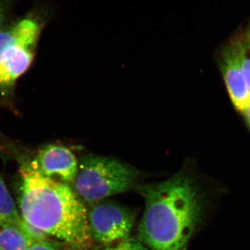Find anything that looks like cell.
I'll use <instances>...</instances> for the list:
<instances>
[{"label": "cell", "mask_w": 250, "mask_h": 250, "mask_svg": "<svg viewBox=\"0 0 250 250\" xmlns=\"http://www.w3.org/2000/svg\"><path fill=\"white\" fill-rule=\"evenodd\" d=\"M136 188L146 203L138 228L140 241L151 250L187 246L200 223L203 206L192 177L182 171L164 182Z\"/></svg>", "instance_id": "1"}, {"label": "cell", "mask_w": 250, "mask_h": 250, "mask_svg": "<svg viewBox=\"0 0 250 250\" xmlns=\"http://www.w3.org/2000/svg\"><path fill=\"white\" fill-rule=\"evenodd\" d=\"M19 207L24 221L46 236L82 248L90 238L88 211L66 184L47 178L27 165L21 170Z\"/></svg>", "instance_id": "2"}, {"label": "cell", "mask_w": 250, "mask_h": 250, "mask_svg": "<svg viewBox=\"0 0 250 250\" xmlns=\"http://www.w3.org/2000/svg\"><path fill=\"white\" fill-rule=\"evenodd\" d=\"M141 174L116 159L90 154L83 156L78 165L74 190L82 201L96 203L137 187Z\"/></svg>", "instance_id": "3"}, {"label": "cell", "mask_w": 250, "mask_h": 250, "mask_svg": "<svg viewBox=\"0 0 250 250\" xmlns=\"http://www.w3.org/2000/svg\"><path fill=\"white\" fill-rule=\"evenodd\" d=\"M136 218V211L118 202H96L88 212L90 238L105 246L123 241L131 235Z\"/></svg>", "instance_id": "4"}, {"label": "cell", "mask_w": 250, "mask_h": 250, "mask_svg": "<svg viewBox=\"0 0 250 250\" xmlns=\"http://www.w3.org/2000/svg\"><path fill=\"white\" fill-rule=\"evenodd\" d=\"M27 166L43 177L64 184L73 182L78 170L75 154L66 147L54 144L41 148Z\"/></svg>", "instance_id": "5"}, {"label": "cell", "mask_w": 250, "mask_h": 250, "mask_svg": "<svg viewBox=\"0 0 250 250\" xmlns=\"http://www.w3.org/2000/svg\"><path fill=\"white\" fill-rule=\"evenodd\" d=\"M222 72L230 98L241 112L250 106V92L242 68L241 41H233L224 49Z\"/></svg>", "instance_id": "6"}, {"label": "cell", "mask_w": 250, "mask_h": 250, "mask_svg": "<svg viewBox=\"0 0 250 250\" xmlns=\"http://www.w3.org/2000/svg\"><path fill=\"white\" fill-rule=\"evenodd\" d=\"M35 47L16 46L3 54L0 59V92L12 88L31 64Z\"/></svg>", "instance_id": "7"}, {"label": "cell", "mask_w": 250, "mask_h": 250, "mask_svg": "<svg viewBox=\"0 0 250 250\" xmlns=\"http://www.w3.org/2000/svg\"><path fill=\"white\" fill-rule=\"evenodd\" d=\"M41 29V23L33 17L22 18L0 29V59L16 46L36 47Z\"/></svg>", "instance_id": "8"}, {"label": "cell", "mask_w": 250, "mask_h": 250, "mask_svg": "<svg viewBox=\"0 0 250 250\" xmlns=\"http://www.w3.org/2000/svg\"><path fill=\"white\" fill-rule=\"evenodd\" d=\"M0 222L10 224L21 229L28 233L36 241L47 240V236L43 233L32 228L26 223L21 213L16 208V204L11 194L5 185L2 177L0 176Z\"/></svg>", "instance_id": "9"}, {"label": "cell", "mask_w": 250, "mask_h": 250, "mask_svg": "<svg viewBox=\"0 0 250 250\" xmlns=\"http://www.w3.org/2000/svg\"><path fill=\"white\" fill-rule=\"evenodd\" d=\"M36 242L21 229L0 222V250H26Z\"/></svg>", "instance_id": "10"}, {"label": "cell", "mask_w": 250, "mask_h": 250, "mask_svg": "<svg viewBox=\"0 0 250 250\" xmlns=\"http://www.w3.org/2000/svg\"><path fill=\"white\" fill-rule=\"evenodd\" d=\"M100 250H149L137 236H131L116 243L105 246Z\"/></svg>", "instance_id": "11"}, {"label": "cell", "mask_w": 250, "mask_h": 250, "mask_svg": "<svg viewBox=\"0 0 250 250\" xmlns=\"http://www.w3.org/2000/svg\"><path fill=\"white\" fill-rule=\"evenodd\" d=\"M242 68L250 92V44L241 41Z\"/></svg>", "instance_id": "12"}, {"label": "cell", "mask_w": 250, "mask_h": 250, "mask_svg": "<svg viewBox=\"0 0 250 250\" xmlns=\"http://www.w3.org/2000/svg\"><path fill=\"white\" fill-rule=\"evenodd\" d=\"M26 250H61V248L57 242L49 241L47 239L36 242Z\"/></svg>", "instance_id": "13"}, {"label": "cell", "mask_w": 250, "mask_h": 250, "mask_svg": "<svg viewBox=\"0 0 250 250\" xmlns=\"http://www.w3.org/2000/svg\"><path fill=\"white\" fill-rule=\"evenodd\" d=\"M11 9V0H0V29L3 26L8 17Z\"/></svg>", "instance_id": "14"}, {"label": "cell", "mask_w": 250, "mask_h": 250, "mask_svg": "<svg viewBox=\"0 0 250 250\" xmlns=\"http://www.w3.org/2000/svg\"><path fill=\"white\" fill-rule=\"evenodd\" d=\"M244 113V116L246 117V121L248 122V124H249L250 126V106L249 107L247 108L246 111L243 112Z\"/></svg>", "instance_id": "15"}, {"label": "cell", "mask_w": 250, "mask_h": 250, "mask_svg": "<svg viewBox=\"0 0 250 250\" xmlns=\"http://www.w3.org/2000/svg\"><path fill=\"white\" fill-rule=\"evenodd\" d=\"M179 250H187V246L184 247V248H182V249Z\"/></svg>", "instance_id": "16"}]
</instances>
